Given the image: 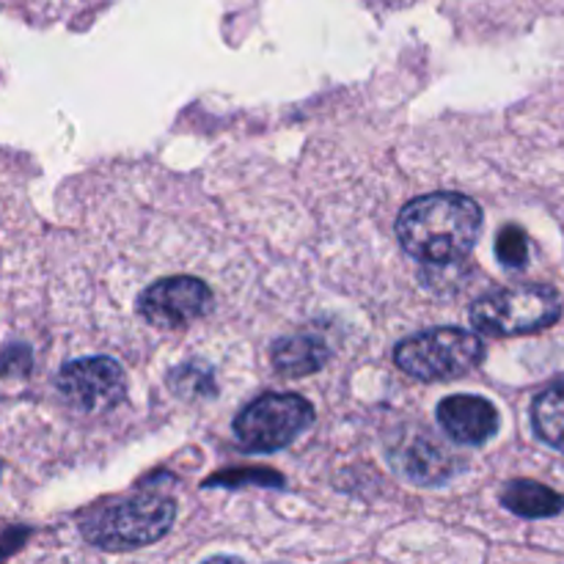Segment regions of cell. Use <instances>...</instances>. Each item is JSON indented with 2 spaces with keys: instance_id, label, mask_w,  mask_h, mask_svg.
<instances>
[{
  "instance_id": "obj_1",
  "label": "cell",
  "mask_w": 564,
  "mask_h": 564,
  "mask_svg": "<svg viewBox=\"0 0 564 564\" xmlns=\"http://www.w3.org/2000/svg\"><path fill=\"white\" fill-rule=\"evenodd\" d=\"M482 229L477 202L463 193H427L402 207L397 237L411 257L430 264H455L471 253Z\"/></svg>"
},
{
  "instance_id": "obj_2",
  "label": "cell",
  "mask_w": 564,
  "mask_h": 564,
  "mask_svg": "<svg viewBox=\"0 0 564 564\" xmlns=\"http://www.w3.org/2000/svg\"><path fill=\"white\" fill-rule=\"evenodd\" d=\"M485 358V345L477 334L463 328H435L408 336L394 350L397 367L411 378L435 383L468 375Z\"/></svg>"
},
{
  "instance_id": "obj_3",
  "label": "cell",
  "mask_w": 564,
  "mask_h": 564,
  "mask_svg": "<svg viewBox=\"0 0 564 564\" xmlns=\"http://www.w3.org/2000/svg\"><path fill=\"white\" fill-rule=\"evenodd\" d=\"M176 516L174 499L163 494H143L130 501L108 507L83 527V534L91 545L108 551L141 549L158 543L171 529Z\"/></svg>"
},
{
  "instance_id": "obj_4",
  "label": "cell",
  "mask_w": 564,
  "mask_h": 564,
  "mask_svg": "<svg viewBox=\"0 0 564 564\" xmlns=\"http://www.w3.org/2000/svg\"><path fill=\"white\" fill-rule=\"evenodd\" d=\"M560 314L562 301L551 286L529 284L479 297L471 306V323L488 336H523L551 328Z\"/></svg>"
},
{
  "instance_id": "obj_5",
  "label": "cell",
  "mask_w": 564,
  "mask_h": 564,
  "mask_svg": "<svg viewBox=\"0 0 564 564\" xmlns=\"http://www.w3.org/2000/svg\"><path fill=\"white\" fill-rule=\"evenodd\" d=\"M314 422L312 402L297 394H264L235 419L242 449L275 452L301 438Z\"/></svg>"
},
{
  "instance_id": "obj_6",
  "label": "cell",
  "mask_w": 564,
  "mask_h": 564,
  "mask_svg": "<svg viewBox=\"0 0 564 564\" xmlns=\"http://www.w3.org/2000/svg\"><path fill=\"white\" fill-rule=\"evenodd\" d=\"M213 290L202 279L174 275L154 281L138 297V314L154 328H185L213 312Z\"/></svg>"
},
{
  "instance_id": "obj_7",
  "label": "cell",
  "mask_w": 564,
  "mask_h": 564,
  "mask_svg": "<svg viewBox=\"0 0 564 564\" xmlns=\"http://www.w3.org/2000/svg\"><path fill=\"white\" fill-rule=\"evenodd\" d=\"M58 391L72 408L86 413L110 411L127 397V378L113 358L94 356L69 361L58 375Z\"/></svg>"
},
{
  "instance_id": "obj_8",
  "label": "cell",
  "mask_w": 564,
  "mask_h": 564,
  "mask_svg": "<svg viewBox=\"0 0 564 564\" xmlns=\"http://www.w3.org/2000/svg\"><path fill=\"white\" fill-rule=\"evenodd\" d=\"M438 424L457 444L479 446L499 430V411L482 397H446L438 405Z\"/></svg>"
},
{
  "instance_id": "obj_9",
  "label": "cell",
  "mask_w": 564,
  "mask_h": 564,
  "mask_svg": "<svg viewBox=\"0 0 564 564\" xmlns=\"http://www.w3.org/2000/svg\"><path fill=\"white\" fill-rule=\"evenodd\" d=\"M273 367L284 378H303L317 369L325 367L328 361V347L317 336H286V339L273 345Z\"/></svg>"
},
{
  "instance_id": "obj_10",
  "label": "cell",
  "mask_w": 564,
  "mask_h": 564,
  "mask_svg": "<svg viewBox=\"0 0 564 564\" xmlns=\"http://www.w3.org/2000/svg\"><path fill=\"white\" fill-rule=\"evenodd\" d=\"M501 505L518 518H551L556 512H562L564 499L556 490L545 488V485L518 479V482H510L505 488Z\"/></svg>"
},
{
  "instance_id": "obj_11",
  "label": "cell",
  "mask_w": 564,
  "mask_h": 564,
  "mask_svg": "<svg viewBox=\"0 0 564 564\" xmlns=\"http://www.w3.org/2000/svg\"><path fill=\"white\" fill-rule=\"evenodd\" d=\"M532 422L545 444L564 452V380H556L534 400Z\"/></svg>"
},
{
  "instance_id": "obj_12",
  "label": "cell",
  "mask_w": 564,
  "mask_h": 564,
  "mask_svg": "<svg viewBox=\"0 0 564 564\" xmlns=\"http://www.w3.org/2000/svg\"><path fill=\"white\" fill-rule=\"evenodd\" d=\"M446 466H449L446 452L433 444H413L408 446V452L402 455V471L411 479H419V482L441 479L446 474Z\"/></svg>"
},
{
  "instance_id": "obj_13",
  "label": "cell",
  "mask_w": 564,
  "mask_h": 564,
  "mask_svg": "<svg viewBox=\"0 0 564 564\" xmlns=\"http://www.w3.org/2000/svg\"><path fill=\"white\" fill-rule=\"evenodd\" d=\"M496 253L505 268H523L529 259V240L521 226H505L496 240Z\"/></svg>"
}]
</instances>
